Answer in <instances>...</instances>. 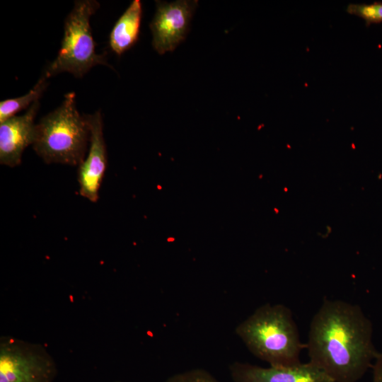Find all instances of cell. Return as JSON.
Returning <instances> with one entry per match:
<instances>
[{"label":"cell","instance_id":"cell-9","mask_svg":"<svg viewBox=\"0 0 382 382\" xmlns=\"http://www.w3.org/2000/svg\"><path fill=\"white\" fill-rule=\"evenodd\" d=\"M40 108L34 103L22 115L13 116L0 123V163L11 168L21 162L24 149L33 144L35 118Z\"/></svg>","mask_w":382,"mask_h":382},{"label":"cell","instance_id":"cell-1","mask_svg":"<svg viewBox=\"0 0 382 382\" xmlns=\"http://www.w3.org/2000/svg\"><path fill=\"white\" fill-rule=\"evenodd\" d=\"M372 337V323L359 306L325 299L311 321L309 362L333 382H357L378 354Z\"/></svg>","mask_w":382,"mask_h":382},{"label":"cell","instance_id":"cell-2","mask_svg":"<svg viewBox=\"0 0 382 382\" xmlns=\"http://www.w3.org/2000/svg\"><path fill=\"white\" fill-rule=\"evenodd\" d=\"M236 335L257 358L272 366L301 364L305 347L291 310L283 304H264L236 328Z\"/></svg>","mask_w":382,"mask_h":382},{"label":"cell","instance_id":"cell-4","mask_svg":"<svg viewBox=\"0 0 382 382\" xmlns=\"http://www.w3.org/2000/svg\"><path fill=\"white\" fill-rule=\"evenodd\" d=\"M99 7L100 4L96 0L75 1L64 21L58 54L43 71L48 79L62 72L81 78L98 64L109 66L105 56L96 52L91 33L90 18Z\"/></svg>","mask_w":382,"mask_h":382},{"label":"cell","instance_id":"cell-13","mask_svg":"<svg viewBox=\"0 0 382 382\" xmlns=\"http://www.w3.org/2000/svg\"><path fill=\"white\" fill-rule=\"evenodd\" d=\"M165 382H219L210 373L201 369H194L178 373Z\"/></svg>","mask_w":382,"mask_h":382},{"label":"cell","instance_id":"cell-8","mask_svg":"<svg viewBox=\"0 0 382 382\" xmlns=\"http://www.w3.org/2000/svg\"><path fill=\"white\" fill-rule=\"evenodd\" d=\"M229 371L233 382H333L309 361L269 367L236 361L230 365Z\"/></svg>","mask_w":382,"mask_h":382},{"label":"cell","instance_id":"cell-10","mask_svg":"<svg viewBox=\"0 0 382 382\" xmlns=\"http://www.w3.org/2000/svg\"><path fill=\"white\" fill-rule=\"evenodd\" d=\"M142 16V5L134 0L118 18L109 36V45L117 55L132 48L137 42Z\"/></svg>","mask_w":382,"mask_h":382},{"label":"cell","instance_id":"cell-3","mask_svg":"<svg viewBox=\"0 0 382 382\" xmlns=\"http://www.w3.org/2000/svg\"><path fill=\"white\" fill-rule=\"evenodd\" d=\"M75 98L74 92L67 93L61 105L35 125L33 147L47 163L79 166L85 158L90 132Z\"/></svg>","mask_w":382,"mask_h":382},{"label":"cell","instance_id":"cell-6","mask_svg":"<svg viewBox=\"0 0 382 382\" xmlns=\"http://www.w3.org/2000/svg\"><path fill=\"white\" fill-rule=\"evenodd\" d=\"M156 3V13L149 25L152 46L158 54H163L173 51L185 40L197 1Z\"/></svg>","mask_w":382,"mask_h":382},{"label":"cell","instance_id":"cell-7","mask_svg":"<svg viewBox=\"0 0 382 382\" xmlns=\"http://www.w3.org/2000/svg\"><path fill=\"white\" fill-rule=\"evenodd\" d=\"M84 116L90 132V145L86 158L79 166V193L91 202H96L107 168V149L100 110Z\"/></svg>","mask_w":382,"mask_h":382},{"label":"cell","instance_id":"cell-14","mask_svg":"<svg viewBox=\"0 0 382 382\" xmlns=\"http://www.w3.org/2000/svg\"><path fill=\"white\" fill-rule=\"evenodd\" d=\"M373 382H382V352L378 353L373 365Z\"/></svg>","mask_w":382,"mask_h":382},{"label":"cell","instance_id":"cell-12","mask_svg":"<svg viewBox=\"0 0 382 382\" xmlns=\"http://www.w3.org/2000/svg\"><path fill=\"white\" fill-rule=\"evenodd\" d=\"M346 11L362 18L366 26L371 24L382 23V2L374 1L371 4H349Z\"/></svg>","mask_w":382,"mask_h":382},{"label":"cell","instance_id":"cell-11","mask_svg":"<svg viewBox=\"0 0 382 382\" xmlns=\"http://www.w3.org/2000/svg\"><path fill=\"white\" fill-rule=\"evenodd\" d=\"M48 78L42 73L35 86L25 95L9 98L0 103V123L16 116L20 111L29 108L34 103L39 100L45 91Z\"/></svg>","mask_w":382,"mask_h":382},{"label":"cell","instance_id":"cell-5","mask_svg":"<svg viewBox=\"0 0 382 382\" xmlns=\"http://www.w3.org/2000/svg\"><path fill=\"white\" fill-rule=\"evenodd\" d=\"M56 375L54 361L41 346L1 339L0 382H53Z\"/></svg>","mask_w":382,"mask_h":382}]
</instances>
